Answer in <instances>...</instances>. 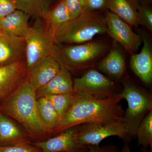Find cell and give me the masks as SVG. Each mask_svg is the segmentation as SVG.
Instances as JSON below:
<instances>
[{
    "instance_id": "obj_2",
    "label": "cell",
    "mask_w": 152,
    "mask_h": 152,
    "mask_svg": "<svg viewBox=\"0 0 152 152\" xmlns=\"http://www.w3.org/2000/svg\"><path fill=\"white\" fill-rule=\"evenodd\" d=\"M0 112L20 124L31 136L38 137L48 133L38 113L35 92L28 78L3 100Z\"/></svg>"
},
{
    "instance_id": "obj_14",
    "label": "cell",
    "mask_w": 152,
    "mask_h": 152,
    "mask_svg": "<svg viewBox=\"0 0 152 152\" xmlns=\"http://www.w3.org/2000/svg\"><path fill=\"white\" fill-rule=\"evenodd\" d=\"M25 59L24 38L0 31V65Z\"/></svg>"
},
{
    "instance_id": "obj_25",
    "label": "cell",
    "mask_w": 152,
    "mask_h": 152,
    "mask_svg": "<svg viewBox=\"0 0 152 152\" xmlns=\"http://www.w3.org/2000/svg\"><path fill=\"white\" fill-rule=\"evenodd\" d=\"M71 20L75 18L86 10L87 0H64Z\"/></svg>"
},
{
    "instance_id": "obj_5",
    "label": "cell",
    "mask_w": 152,
    "mask_h": 152,
    "mask_svg": "<svg viewBox=\"0 0 152 152\" xmlns=\"http://www.w3.org/2000/svg\"><path fill=\"white\" fill-rule=\"evenodd\" d=\"M120 94L128 105L123 122L131 137H136L139 125L152 110L151 98L127 79L123 82V90Z\"/></svg>"
},
{
    "instance_id": "obj_22",
    "label": "cell",
    "mask_w": 152,
    "mask_h": 152,
    "mask_svg": "<svg viewBox=\"0 0 152 152\" xmlns=\"http://www.w3.org/2000/svg\"><path fill=\"white\" fill-rule=\"evenodd\" d=\"M42 19L53 33L57 28L70 20V15L64 0H61Z\"/></svg>"
},
{
    "instance_id": "obj_6",
    "label": "cell",
    "mask_w": 152,
    "mask_h": 152,
    "mask_svg": "<svg viewBox=\"0 0 152 152\" xmlns=\"http://www.w3.org/2000/svg\"><path fill=\"white\" fill-rule=\"evenodd\" d=\"M37 20L24 38L28 72L42 60L53 55L57 46L52 31L43 24L40 19Z\"/></svg>"
},
{
    "instance_id": "obj_12",
    "label": "cell",
    "mask_w": 152,
    "mask_h": 152,
    "mask_svg": "<svg viewBox=\"0 0 152 152\" xmlns=\"http://www.w3.org/2000/svg\"><path fill=\"white\" fill-rule=\"evenodd\" d=\"M143 45L139 53L131 55L130 64L136 75L147 84L152 81V48L149 38L144 32H140Z\"/></svg>"
},
{
    "instance_id": "obj_15",
    "label": "cell",
    "mask_w": 152,
    "mask_h": 152,
    "mask_svg": "<svg viewBox=\"0 0 152 152\" xmlns=\"http://www.w3.org/2000/svg\"><path fill=\"white\" fill-rule=\"evenodd\" d=\"M35 93L37 99L49 95L74 93L73 81L70 71L61 66L56 75Z\"/></svg>"
},
{
    "instance_id": "obj_7",
    "label": "cell",
    "mask_w": 152,
    "mask_h": 152,
    "mask_svg": "<svg viewBox=\"0 0 152 152\" xmlns=\"http://www.w3.org/2000/svg\"><path fill=\"white\" fill-rule=\"evenodd\" d=\"M117 136L129 142L131 136L128 133L123 121L104 122L88 123L77 126L75 140L82 145H99L106 138Z\"/></svg>"
},
{
    "instance_id": "obj_10",
    "label": "cell",
    "mask_w": 152,
    "mask_h": 152,
    "mask_svg": "<svg viewBox=\"0 0 152 152\" xmlns=\"http://www.w3.org/2000/svg\"><path fill=\"white\" fill-rule=\"evenodd\" d=\"M26 59L0 65V101L15 92L28 78Z\"/></svg>"
},
{
    "instance_id": "obj_30",
    "label": "cell",
    "mask_w": 152,
    "mask_h": 152,
    "mask_svg": "<svg viewBox=\"0 0 152 152\" xmlns=\"http://www.w3.org/2000/svg\"><path fill=\"white\" fill-rule=\"evenodd\" d=\"M87 152H120L118 148L115 145H110L100 147L99 145L87 146Z\"/></svg>"
},
{
    "instance_id": "obj_16",
    "label": "cell",
    "mask_w": 152,
    "mask_h": 152,
    "mask_svg": "<svg viewBox=\"0 0 152 152\" xmlns=\"http://www.w3.org/2000/svg\"><path fill=\"white\" fill-rule=\"evenodd\" d=\"M30 17L23 11L16 10L0 19V31L24 38L31 27L29 24Z\"/></svg>"
},
{
    "instance_id": "obj_26",
    "label": "cell",
    "mask_w": 152,
    "mask_h": 152,
    "mask_svg": "<svg viewBox=\"0 0 152 152\" xmlns=\"http://www.w3.org/2000/svg\"><path fill=\"white\" fill-rule=\"evenodd\" d=\"M140 25L152 31V10L150 6L140 5L137 10Z\"/></svg>"
},
{
    "instance_id": "obj_29",
    "label": "cell",
    "mask_w": 152,
    "mask_h": 152,
    "mask_svg": "<svg viewBox=\"0 0 152 152\" xmlns=\"http://www.w3.org/2000/svg\"><path fill=\"white\" fill-rule=\"evenodd\" d=\"M107 0H87V10L95 12L107 9Z\"/></svg>"
},
{
    "instance_id": "obj_20",
    "label": "cell",
    "mask_w": 152,
    "mask_h": 152,
    "mask_svg": "<svg viewBox=\"0 0 152 152\" xmlns=\"http://www.w3.org/2000/svg\"><path fill=\"white\" fill-rule=\"evenodd\" d=\"M38 113L48 133L53 132L61 121L53 106L45 96L37 99Z\"/></svg>"
},
{
    "instance_id": "obj_9",
    "label": "cell",
    "mask_w": 152,
    "mask_h": 152,
    "mask_svg": "<svg viewBox=\"0 0 152 152\" xmlns=\"http://www.w3.org/2000/svg\"><path fill=\"white\" fill-rule=\"evenodd\" d=\"M104 16L106 33L114 40L121 44L130 55L136 53L142 43L140 35L134 32L130 25L110 11L106 12Z\"/></svg>"
},
{
    "instance_id": "obj_31",
    "label": "cell",
    "mask_w": 152,
    "mask_h": 152,
    "mask_svg": "<svg viewBox=\"0 0 152 152\" xmlns=\"http://www.w3.org/2000/svg\"><path fill=\"white\" fill-rule=\"evenodd\" d=\"M135 10L137 11L139 6L140 5L141 0H128Z\"/></svg>"
},
{
    "instance_id": "obj_24",
    "label": "cell",
    "mask_w": 152,
    "mask_h": 152,
    "mask_svg": "<svg viewBox=\"0 0 152 152\" xmlns=\"http://www.w3.org/2000/svg\"><path fill=\"white\" fill-rule=\"evenodd\" d=\"M74 96L75 94L72 93L49 95L45 97L51 102L61 120L72 104Z\"/></svg>"
},
{
    "instance_id": "obj_32",
    "label": "cell",
    "mask_w": 152,
    "mask_h": 152,
    "mask_svg": "<svg viewBox=\"0 0 152 152\" xmlns=\"http://www.w3.org/2000/svg\"><path fill=\"white\" fill-rule=\"evenodd\" d=\"M129 142H125L122 149L120 152H132L129 146ZM144 152H147L144 151Z\"/></svg>"
},
{
    "instance_id": "obj_27",
    "label": "cell",
    "mask_w": 152,
    "mask_h": 152,
    "mask_svg": "<svg viewBox=\"0 0 152 152\" xmlns=\"http://www.w3.org/2000/svg\"><path fill=\"white\" fill-rule=\"evenodd\" d=\"M0 152H42L39 148L29 142L0 146Z\"/></svg>"
},
{
    "instance_id": "obj_17",
    "label": "cell",
    "mask_w": 152,
    "mask_h": 152,
    "mask_svg": "<svg viewBox=\"0 0 152 152\" xmlns=\"http://www.w3.org/2000/svg\"><path fill=\"white\" fill-rule=\"evenodd\" d=\"M29 142L28 135L10 118L0 112V146Z\"/></svg>"
},
{
    "instance_id": "obj_18",
    "label": "cell",
    "mask_w": 152,
    "mask_h": 152,
    "mask_svg": "<svg viewBox=\"0 0 152 152\" xmlns=\"http://www.w3.org/2000/svg\"><path fill=\"white\" fill-rule=\"evenodd\" d=\"M124 58L121 51L114 48L110 50L98 64L99 69L114 78L119 79L124 74Z\"/></svg>"
},
{
    "instance_id": "obj_1",
    "label": "cell",
    "mask_w": 152,
    "mask_h": 152,
    "mask_svg": "<svg viewBox=\"0 0 152 152\" xmlns=\"http://www.w3.org/2000/svg\"><path fill=\"white\" fill-rule=\"evenodd\" d=\"M122 99L120 94L102 99L75 94L72 104L53 132L61 133L85 123L123 121L125 112L119 104Z\"/></svg>"
},
{
    "instance_id": "obj_21",
    "label": "cell",
    "mask_w": 152,
    "mask_h": 152,
    "mask_svg": "<svg viewBox=\"0 0 152 152\" xmlns=\"http://www.w3.org/2000/svg\"><path fill=\"white\" fill-rule=\"evenodd\" d=\"M18 10L36 19H42L52 8L55 0H12Z\"/></svg>"
},
{
    "instance_id": "obj_11",
    "label": "cell",
    "mask_w": 152,
    "mask_h": 152,
    "mask_svg": "<svg viewBox=\"0 0 152 152\" xmlns=\"http://www.w3.org/2000/svg\"><path fill=\"white\" fill-rule=\"evenodd\" d=\"M76 131L77 126L61 132L54 137L33 144L39 148L42 152H87L86 146L80 145L75 140Z\"/></svg>"
},
{
    "instance_id": "obj_19",
    "label": "cell",
    "mask_w": 152,
    "mask_h": 152,
    "mask_svg": "<svg viewBox=\"0 0 152 152\" xmlns=\"http://www.w3.org/2000/svg\"><path fill=\"white\" fill-rule=\"evenodd\" d=\"M107 9L131 26H140L137 11L128 0H107Z\"/></svg>"
},
{
    "instance_id": "obj_4",
    "label": "cell",
    "mask_w": 152,
    "mask_h": 152,
    "mask_svg": "<svg viewBox=\"0 0 152 152\" xmlns=\"http://www.w3.org/2000/svg\"><path fill=\"white\" fill-rule=\"evenodd\" d=\"M102 41H91L66 46L57 45L53 53L62 66L69 71L83 70L93 66L110 49Z\"/></svg>"
},
{
    "instance_id": "obj_23",
    "label": "cell",
    "mask_w": 152,
    "mask_h": 152,
    "mask_svg": "<svg viewBox=\"0 0 152 152\" xmlns=\"http://www.w3.org/2000/svg\"><path fill=\"white\" fill-rule=\"evenodd\" d=\"M136 136L139 145H142L145 151L150 148L152 152V110L148 113L139 125Z\"/></svg>"
},
{
    "instance_id": "obj_3",
    "label": "cell",
    "mask_w": 152,
    "mask_h": 152,
    "mask_svg": "<svg viewBox=\"0 0 152 152\" xmlns=\"http://www.w3.org/2000/svg\"><path fill=\"white\" fill-rule=\"evenodd\" d=\"M107 30L104 16L98 11L85 10L79 16L56 29L53 35L57 45H78L91 42L97 35L107 32Z\"/></svg>"
},
{
    "instance_id": "obj_13",
    "label": "cell",
    "mask_w": 152,
    "mask_h": 152,
    "mask_svg": "<svg viewBox=\"0 0 152 152\" xmlns=\"http://www.w3.org/2000/svg\"><path fill=\"white\" fill-rule=\"evenodd\" d=\"M59 63L53 55L39 62L28 71V80L35 92L48 83L61 69Z\"/></svg>"
},
{
    "instance_id": "obj_8",
    "label": "cell",
    "mask_w": 152,
    "mask_h": 152,
    "mask_svg": "<svg viewBox=\"0 0 152 152\" xmlns=\"http://www.w3.org/2000/svg\"><path fill=\"white\" fill-rule=\"evenodd\" d=\"M74 93L84 96L105 99L116 95L111 80L98 71L91 69L80 77L74 79Z\"/></svg>"
},
{
    "instance_id": "obj_28",
    "label": "cell",
    "mask_w": 152,
    "mask_h": 152,
    "mask_svg": "<svg viewBox=\"0 0 152 152\" xmlns=\"http://www.w3.org/2000/svg\"><path fill=\"white\" fill-rule=\"evenodd\" d=\"M18 10L12 0H0V19Z\"/></svg>"
}]
</instances>
